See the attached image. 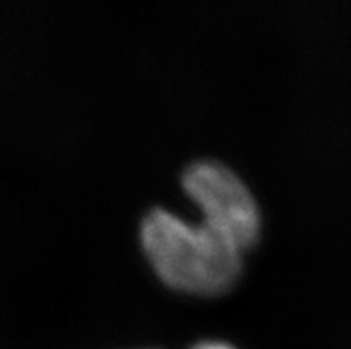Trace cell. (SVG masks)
I'll list each match as a JSON object with an SVG mask.
<instances>
[{
  "label": "cell",
  "mask_w": 351,
  "mask_h": 349,
  "mask_svg": "<svg viewBox=\"0 0 351 349\" xmlns=\"http://www.w3.org/2000/svg\"><path fill=\"white\" fill-rule=\"evenodd\" d=\"M141 241L160 278L189 292H219L241 269V248L207 221L193 223L154 208L141 223Z\"/></svg>",
  "instance_id": "cell-1"
},
{
  "label": "cell",
  "mask_w": 351,
  "mask_h": 349,
  "mask_svg": "<svg viewBox=\"0 0 351 349\" xmlns=\"http://www.w3.org/2000/svg\"><path fill=\"white\" fill-rule=\"evenodd\" d=\"M191 349H234V348L219 341H204L200 342V344L193 346Z\"/></svg>",
  "instance_id": "cell-3"
},
{
  "label": "cell",
  "mask_w": 351,
  "mask_h": 349,
  "mask_svg": "<svg viewBox=\"0 0 351 349\" xmlns=\"http://www.w3.org/2000/svg\"><path fill=\"white\" fill-rule=\"evenodd\" d=\"M187 195L204 210V221L221 230L243 250L258 234V208L236 173L214 160H200L184 171Z\"/></svg>",
  "instance_id": "cell-2"
}]
</instances>
